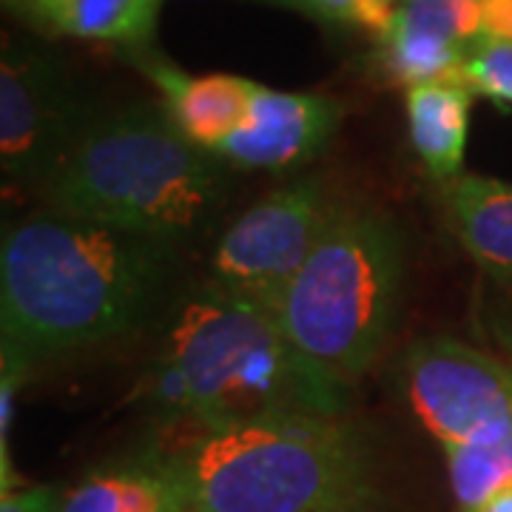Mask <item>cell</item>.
<instances>
[{"label":"cell","instance_id":"30bf717a","mask_svg":"<svg viewBox=\"0 0 512 512\" xmlns=\"http://www.w3.org/2000/svg\"><path fill=\"white\" fill-rule=\"evenodd\" d=\"M342 114V103L325 94L279 92L256 83L245 123L214 154L239 168L285 171L328 146Z\"/></svg>","mask_w":512,"mask_h":512},{"label":"cell","instance_id":"ffe728a7","mask_svg":"<svg viewBox=\"0 0 512 512\" xmlns=\"http://www.w3.org/2000/svg\"><path fill=\"white\" fill-rule=\"evenodd\" d=\"M481 330L495 342V353L512 367V305L510 302H484Z\"/></svg>","mask_w":512,"mask_h":512},{"label":"cell","instance_id":"9c48e42d","mask_svg":"<svg viewBox=\"0 0 512 512\" xmlns=\"http://www.w3.org/2000/svg\"><path fill=\"white\" fill-rule=\"evenodd\" d=\"M481 35L484 0H399L379 35V69L407 89L461 80L467 49Z\"/></svg>","mask_w":512,"mask_h":512},{"label":"cell","instance_id":"ba28073f","mask_svg":"<svg viewBox=\"0 0 512 512\" xmlns=\"http://www.w3.org/2000/svg\"><path fill=\"white\" fill-rule=\"evenodd\" d=\"M89 117L92 109L55 55L20 40L3 43L0 157L6 177L43 188Z\"/></svg>","mask_w":512,"mask_h":512},{"label":"cell","instance_id":"8992f818","mask_svg":"<svg viewBox=\"0 0 512 512\" xmlns=\"http://www.w3.org/2000/svg\"><path fill=\"white\" fill-rule=\"evenodd\" d=\"M319 180L276 188L231 222L211 256V285L274 313L333 217Z\"/></svg>","mask_w":512,"mask_h":512},{"label":"cell","instance_id":"52a82bcc","mask_svg":"<svg viewBox=\"0 0 512 512\" xmlns=\"http://www.w3.org/2000/svg\"><path fill=\"white\" fill-rule=\"evenodd\" d=\"M402 387L419 421L444 444H490L512 436V367L453 336L413 342Z\"/></svg>","mask_w":512,"mask_h":512},{"label":"cell","instance_id":"8fae6325","mask_svg":"<svg viewBox=\"0 0 512 512\" xmlns=\"http://www.w3.org/2000/svg\"><path fill=\"white\" fill-rule=\"evenodd\" d=\"M140 66L163 94L171 120L194 146L214 154L245 123L256 89L251 80L237 74L191 77L163 60H143Z\"/></svg>","mask_w":512,"mask_h":512},{"label":"cell","instance_id":"277c9868","mask_svg":"<svg viewBox=\"0 0 512 512\" xmlns=\"http://www.w3.org/2000/svg\"><path fill=\"white\" fill-rule=\"evenodd\" d=\"M191 512H376L365 439L345 416H288L208 430L165 444Z\"/></svg>","mask_w":512,"mask_h":512},{"label":"cell","instance_id":"7402d4cb","mask_svg":"<svg viewBox=\"0 0 512 512\" xmlns=\"http://www.w3.org/2000/svg\"><path fill=\"white\" fill-rule=\"evenodd\" d=\"M478 512H512V490L498 493L493 501H487V504H484Z\"/></svg>","mask_w":512,"mask_h":512},{"label":"cell","instance_id":"603a6c76","mask_svg":"<svg viewBox=\"0 0 512 512\" xmlns=\"http://www.w3.org/2000/svg\"><path fill=\"white\" fill-rule=\"evenodd\" d=\"M274 3H282V6H291V9H302V12H308V0H274Z\"/></svg>","mask_w":512,"mask_h":512},{"label":"cell","instance_id":"3957f363","mask_svg":"<svg viewBox=\"0 0 512 512\" xmlns=\"http://www.w3.org/2000/svg\"><path fill=\"white\" fill-rule=\"evenodd\" d=\"M214 157L185 137L163 103L92 111L40 191L49 211L180 245L220 205Z\"/></svg>","mask_w":512,"mask_h":512},{"label":"cell","instance_id":"4fadbf2b","mask_svg":"<svg viewBox=\"0 0 512 512\" xmlns=\"http://www.w3.org/2000/svg\"><path fill=\"white\" fill-rule=\"evenodd\" d=\"M461 248L484 274L512 285V183L458 174L441 185Z\"/></svg>","mask_w":512,"mask_h":512},{"label":"cell","instance_id":"44dd1931","mask_svg":"<svg viewBox=\"0 0 512 512\" xmlns=\"http://www.w3.org/2000/svg\"><path fill=\"white\" fill-rule=\"evenodd\" d=\"M484 32L512 40V0H484Z\"/></svg>","mask_w":512,"mask_h":512},{"label":"cell","instance_id":"6da1fadb","mask_svg":"<svg viewBox=\"0 0 512 512\" xmlns=\"http://www.w3.org/2000/svg\"><path fill=\"white\" fill-rule=\"evenodd\" d=\"M180 274L177 242L43 211L6 228L0 248L3 362L43 359L148 328Z\"/></svg>","mask_w":512,"mask_h":512},{"label":"cell","instance_id":"2e32d148","mask_svg":"<svg viewBox=\"0 0 512 512\" xmlns=\"http://www.w3.org/2000/svg\"><path fill=\"white\" fill-rule=\"evenodd\" d=\"M450 487L461 512H478L512 490V436L490 444H444Z\"/></svg>","mask_w":512,"mask_h":512},{"label":"cell","instance_id":"7a4b0ae2","mask_svg":"<svg viewBox=\"0 0 512 512\" xmlns=\"http://www.w3.org/2000/svg\"><path fill=\"white\" fill-rule=\"evenodd\" d=\"M140 393L188 430L348 410V387L313 365L274 313L211 282L180 305Z\"/></svg>","mask_w":512,"mask_h":512},{"label":"cell","instance_id":"5b68a950","mask_svg":"<svg viewBox=\"0 0 512 512\" xmlns=\"http://www.w3.org/2000/svg\"><path fill=\"white\" fill-rule=\"evenodd\" d=\"M399 291V231L373 211L336 208L274 319L313 365L350 387L382 353Z\"/></svg>","mask_w":512,"mask_h":512},{"label":"cell","instance_id":"7c38bea8","mask_svg":"<svg viewBox=\"0 0 512 512\" xmlns=\"http://www.w3.org/2000/svg\"><path fill=\"white\" fill-rule=\"evenodd\" d=\"M60 512H191L183 476L163 447L106 464L63 493Z\"/></svg>","mask_w":512,"mask_h":512},{"label":"cell","instance_id":"e0dca14e","mask_svg":"<svg viewBox=\"0 0 512 512\" xmlns=\"http://www.w3.org/2000/svg\"><path fill=\"white\" fill-rule=\"evenodd\" d=\"M461 80L476 94L512 106V40L484 32L467 49Z\"/></svg>","mask_w":512,"mask_h":512},{"label":"cell","instance_id":"5bb4252c","mask_svg":"<svg viewBox=\"0 0 512 512\" xmlns=\"http://www.w3.org/2000/svg\"><path fill=\"white\" fill-rule=\"evenodd\" d=\"M476 92L461 80H436L410 86L404 94L410 140L430 177L441 185L456 180L470 134V109Z\"/></svg>","mask_w":512,"mask_h":512},{"label":"cell","instance_id":"ac0fdd59","mask_svg":"<svg viewBox=\"0 0 512 512\" xmlns=\"http://www.w3.org/2000/svg\"><path fill=\"white\" fill-rule=\"evenodd\" d=\"M308 12L328 23H356L379 37L396 9L382 0H308Z\"/></svg>","mask_w":512,"mask_h":512},{"label":"cell","instance_id":"cb8c5ba5","mask_svg":"<svg viewBox=\"0 0 512 512\" xmlns=\"http://www.w3.org/2000/svg\"><path fill=\"white\" fill-rule=\"evenodd\" d=\"M382 3H387V6H393V9L399 6V0H382Z\"/></svg>","mask_w":512,"mask_h":512},{"label":"cell","instance_id":"d6986e66","mask_svg":"<svg viewBox=\"0 0 512 512\" xmlns=\"http://www.w3.org/2000/svg\"><path fill=\"white\" fill-rule=\"evenodd\" d=\"M63 493L52 484L12 487L0 495V512H60Z\"/></svg>","mask_w":512,"mask_h":512},{"label":"cell","instance_id":"9a60e30c","mask_svg":"<svg viewBox=\"0 0 512 512\" xmlns=\"http://www.w3.org/2000/svg\"><path fill=\"white\" fill-rule=\"evenodd\" d=\"M35 26L52 35L137 46L151 37L160 0H15Z\"/></svg>","mask_w":512,"mask_h":512}]
</instances>
